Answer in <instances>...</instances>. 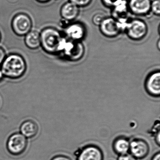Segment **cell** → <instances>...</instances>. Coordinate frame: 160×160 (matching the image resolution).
I'll return each instance as SVG.
<instances>
[{
	"label": "cell",
	"mask_w": 160,
	"mask_h": 160,
	"mask_svg": "<svg viewBox=\"0 0 160 160\" xmlns=\"http://www.w3.org/2000/svg\"><path fill=\"white\" fill-rule=\"evenodd\" d=\"M151 160H160V152H158L157 153H155L152 158Z\"/></svg>",
	"instance_id": "cell-26"
},
{
	"label": "cell",
	"mask_w": 160,
	"mask_h": 160,
	"mask_svg": "<svg viewBox=\"0 0 160 160\" xmlns=\"http://www.w3.org/2000/svg\"><path fill=\"white\" fill-rule=\"evenodd\" d=\"M64 35L56 28L46 27L40 32L41 47L47 54L58 55L60 43Z\"/></svg>",
	"instance_id": "cell-2"
},
{
	"label": "cell",
	"mask_w": 160,
	"mask_h": 160,
	"mask_svg": "<svg viewBox=\"0 0 160 160\" xmlns=\"http://www.w3.org/2000/svg\"><path fill=\"white\" fill-rule=\"evenodd\" d=\"M79 13L80 8L69 1L65 2L60 10L62 19L69 23L74 21L79 16Z\"/></svg>",
	"instance_id": "cell-13"
},
{
	"label": "cell",
	"mask_w": 160,
	"mask_h": 160,
	"mask_svg": "<svg viewBox=\"0 0 160 160\" xmlns=\"http://www.w3.org/2000/svg\"><path fill=\"white\" fill-rule=\"evenodd\" d=\"M86 48L82 42H74L67 39L62 52L64 59L70 62H77L84 57Z\"/></svg>",
	"instance_id": "cell-7"
},
{
	"label": "cell",
	"mask_w": 160,
	"mask_h": 160,
	"mask_svg": "<svg viewBox=\"0 0 160 160\" xmlns=\"http://www.w3.org/2000/svg\"><path fill=\"white\" fill-rule=\"evenodd\" d=\"M156 45H157V48H158V50H160V39H158V41H157V43H156Z\"/></svg>",
	"instance_id": "cell-29"
},
{
	"label": "cell",
	"mask_w": 160,
	"mask_h": 160,
	"mask_svg": "<svg viewBox=\"0 0 160 160\" xmlns=\"http://www.w3.org/2000/svg\"><path fill=\"white\" fill-rule=\"evenodd\" d=\"M130 141L129 138L123 136L118 137L113 141V149L119 155L129 152Z\"/></svg>",
	"instance_id": "cell-17"
},
{
	"label": "cell",
	"mask_w": 160,
	"mask_h": 160,
	"mask_svg": "<svg viewBox=\"0 0 160 160\" xmlns=\"http://www.w3.org/2000/svg\"><path fill=\"white\" fill-rule=\"evenodd\" d=\"M149 149L148 142L142 138H135L130 141L129 152L136 159H143L147 157Z\"/></svg>",
	"instance_id": "cell-11"
},
{
	"label": "cell",
	"mask_w": 160,
	"mask_h": 160,
	"mask_svg": "<svg viewBox=\"0 0 160 160\" xmlns=\"http://www.w3.org/2000/svg\"><path fill=\"white\" fill-rule=\"evenodd\" d=\"M151 13L157 17L160 15V0H152L151 4Z\"/></svg>",
	"instance_id": "cell-19"
},
{
	"label": "cell",
	"mask_w": 160,
	"mask_h": 160,
	"mask_svg": "<svg viewBox=\"0 0 160 160\" xmlns=\"http://www.w3.org/2000/svg\"><path fill=\"white\" fill-rule=\"evenodd\" d=\"M145 88L151 96L159 97L160 95V72L155 70L150 73L145 82Z\"/></svg>",
	"instance_id": "cell-10"
},
{
	"label": "cell",
	"mask_w": 160,
	"mask_h": 160,
	"mask_svg": "<svg viewBox=\"0 0 160 160\" xmlns=\"http://www.w3.org/2000/svg\"><path fill=\"white\" fill-rule=\"evenodd\" d=\"M63 29L64 36L72 42H82L87 36V27L80 21L70 22Z\"/></svg>",
	"instance_id": "cell-5"
},
{
	"label": "cell",
	"mask_w": 160,
	"mask_h": 160,
	"mask_svg": "<svg viewBox=\"0 0 160 160\" xmlns=\"http://www.w3.org/2000/svg\"><path fill=\"white\" fill-rule=\"evenodd\" d=\"M24 42L27 48L31 50H37L41 48L40 32L32 30L24 36Z\"/></svg>",
	"instance_id": "cell-16"
},
{
	"label": "cell",
	"mask_w": 160,
	"mask_h": 160,
	"mask_svg": "<svg viewBox=\"0 0 160 160\" xmlns=\"http://www.w3.org/2000/svg\"><path fill=\"white\" fill-rule=\"evenodd\" d=\"M152 134L154 137V140L158 146L160 145V123L159 121L156 122L152 129Z\"/></svg>",
	"instance_id": "cell-18"
},
{
	"label": "cell",
	"mask_w": 160,
	"mask_h": 160,
	"mask_svg": "<svg viewBox=\"0 0 160 160\" xmlns=\"http://www.w3.org/2000/svg\"><path fill=\"white\" fill-rule=\"evenodd\" d=\"M28 146V138L21 133L11 135L7 141L6 148L8 152L13 156H19L24 153Z\"/></svg>",
	"instance_id": "cell-6"
},
{
	"label": "cell",
	"mask_w": 160,
	"mask_h": 160,
	"mask_svg": "<svg viewBox=\"0 0 160 160\" xmlns=\"http://www.w3.org/2000/svg\"><path fill=\"white\" fill-rule=\"evenodd\" d=\"M51 160H72L69 156L65 155H58L54 156Z\"/></svg>",
	"instance_id": "cell-25"
},
{
	"label": "cell",
	"mask_w": 160,
	"mask_h": 160,
	"mask_svg": "<svg viewBox=\"0 0 160 160\" xmlns=\"http://www.w3.org/2000/svg\"><path fill=\"white\" fill-rule=\"evenodd\" d=\"M39 130L37 123L32 120L25 121L20 125V133L28 139L35 137L38 134Z\"/></svg>",
	"instance_id": "cell-15"
},
{
	"label": "cell",
	"mask_w": 160,
	"mask_h": 160,
	"mask_svg": "<svg viewBox=\"0 0 160 160\" xmlns=\"http://www.w3.org/2000/svg\"><path fill=\"white\" fill-rule=\"evenodd\" d=\"M152 0H128L129 12L138 17H146L151 14Z\"/></svg>",
	"instance_id": "cell-9"
},
{
	"label": "cell",
	"mask_w": 160,
	"mask_h": 160,
	"mask_svg": "<svg viewBox=\"0 0 160 160\" xmlns=\"http://www.w3.org/2000/svg\"><path fill=\"white\" fill-rule=\"evenodd\" d=\"M99 27L102 34L108 38H116L122 32L118 21L112 17H107Z\"/></svg>",
	"instance_id": "cell-8"
},
{
	"label": "cell",
	"mask_w": 160,
	"mask_h": 160,
	"mask_svg": "<svg viewBox=\"0 0 160 160\" xmlns=\"http://www.w3.org/2000/svg\"><path fill=\"white\" fill-rule=\"evenodd\" d=\"M112 17L116 20L128 18V0H118L111 8Z\"/></svg>",
	"instance_id": "cell-14"
},
{
	"label": "cell",
	"mask_w": 160,
	"mask_h": 160,
	"mask_svg": "<svg viewBox=\"0 0 160 160\" xmlns=\"http://www.w3.org/2000/svg\"><path fill=\"white\" fill-rule=\"evenodd\" d=\"M107 17L104 13L102 12L96 13L94 15L92 16V22L95 26L99 27L101 23L103 21L104 19Z\"/></svg>",
	"instance_id": "cell-20"
},
{
	"label": "cell",
	"mask_w": 160,
	"mask_h": 160,
	"mask_svg": "<svg viewBox=\"0 0 160 160\" xmlns=\"http://www.w3.org/2000/svg\"><path fill=\"white\" fill-rule=\"evenodd\" d=\"M2 38V36L1 32H0V42H1V41Z\"/></svg>",
	"instance_id": "cell-30"
},
{
	"label": "cell",
	"mask_w": 160,
	"mask_h": 160,
	"mask_svg": "<svg viewBox=\"0 0 160 160\" xmlns=\"http://www.w3.org/2000/svg\"><path fill=\"white\" fill-rule=\"evenodd\" d=\"M118 0H101L103 5L108 8L111 9Z\"/></svg>",
	"instance_id": "cell-22"
},
{
	"label": "cell",
	"mask_w": 160,
	"mask_h": 160,
	"mask_svg": "<svg viewBox=\"0 0 160 160\" xmlns=\"http://www.w3.org/2000/svg\"><path fill=\"white\" fill-rule=\"evenodd\" d=\"M4 77L18 79L26 73L27 64L23 56L18 53H11L6 56L1 67Z\"/></svg>",
	"instance_id": "cell-1"
},
{
	"label": "cell",
	"mask_w": 160,
	"mask_h": 160,
	"mask_svg": "<svg viewBox=\"0 0 160 160\" xmlns=\"http://www.w3.org/2000/svg\"><path fill=\"white\" fill-rule=\"evenodd\" d=\"M103 153L98 146L89 145L82 148L77 154V160H103Z\"/></svg>",
	"instance_id": "cell-12"
},
{
	"label": "cell",
	"mask_w": 160,
	"mask_h": 160,
	"mask_svg": "<svg viewBox=\"0 0 160 160\" xmlns=\"http://www.w3.org/2000/svg\"><path fill=\"white\" fill-rule=\"evenodd\" d=\"M68 1L80 8L88 7L92 3V0H68Z\"/></svg>",
	"instance_id": "cell-21"
},
{
	"label": "cell",
	"mask_w": 160,
	"mask_h": 160,
	"mask_svg": "<svg viewBox=\"0 0 160 160\" xmlns=\"http://www.w3.org/2000/svg\"><path fill=\"white\" fill-rule=\"evenodd\" d=\"M35 1L39 3L45 4L52 1V0H35Z\"/></svg>",
	"instance_id": "cell-27"
},
{
	"label": "cell",
	"mask_w": 160,
	"mask_h": 160,
	"mask_svg": "<svg viewBox=\"0 0 160 160\" xmlns=\"http://www.w3.org/2000/svg\"><path fill=\"white\" fill-rule=\"evenodd\" d=\"M118 160H137L130 153H125L119 155Z\"/></svg>",
	"instance_id": "cell-23"
},
{
	"label": "cell",
	"mask_w": 160,
	"mask_h": 160,
	"mask_svg": "<svg viewBox=\"0 0 160 160\" xmlns=\"http://www.w3.org/2000/svg\"><path fill=\"white\" fill-rule=\"evenodd\" d=\"M33 22L31 18L25 13H18L13 17L11 27L15 34L24 37L32 30Z\"/></svg>",
	"instance_id": "cell-4"
},
{
	"label": "cell",
	"mask_w": 160,
	"mask_h": 160,
	"mask_svg": "<svg viewBox=\"0 0 160 160\" xmlns=\"http://www.w3.org/2000/svg\"><path fill=\"white\" fill-rule=\"evenodd\" d=\"M3 78H4V76H3V73H2V71L1 69L0 68V82L2 81Z\"/></svg>",
	"instance_id": "cell-28"
},
{
	"label": "cell",
	"mask_w": 160,
	"mask_h": 160,
	"mask_svg": "<svg viewBox=\"0 0 160 160\" xmlns=\"http://www.w3.org/2000/svg\"><path fill=\"white\" fill-rule=\"evenodd\" d=\"M7 54L5 49L2 47L0 46V65H1L5 59Z\"/></svg>",
	"instance_id": "cell-24"
},
{
	"label": "cell",
	"mask_w": 160,
	"mask_h": 160,
	"mask_svg": "<svg viewBox=\"0 0 160 160\" xmlns=\"http://www.w3.org/2000/svg\"><path fill=\"white\" fill-rule=\"evenodd\" d=\"M148 31V26L145 21L135 18L129 19L124 32L130 40L138 42L146 37Z\"/></svg>",
	"instance_id": "cell-3"
}]
</instances>
